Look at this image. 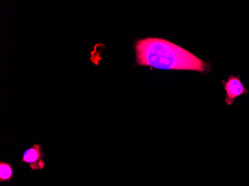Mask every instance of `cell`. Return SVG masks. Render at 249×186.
Returning <instances> with one entry per match:
<instances>
[{
	"mask_svg": "<svg viewBox=\"0 0 249 186\" xmlns=\"http://www.w3.org/2000/svg\"><path fill=\"white\" fill-rule=\"evenodd\" d=\"M14 177L12 165L7 162H0V182L10 181Z\"/></svg>",
	"mask_w": 249,
	"mask_h": 186,
	"instance_id": "277c9868",
	"label": "cell"
},
{
	"mask_svg": "<svg viewBox=\"0 0 249 186\" xmlns=\"http://www.w3.org/2000/svg\"><path fill=\"white\" fill-rule=\"evenodd\" d=\"M135 52L138 65L145 67L199 72H207L210 68L195 54L163 39L147 37L138 40Z\"/></svg>",
	"mask_w": 249,
	"mask_h": 186,
	"instance_id": "6da1fadb",
	"label": "cell"
},
{
	"mask_svg": "<svg viewBox=\"0 0 249 186\" xmlns=\"http://www.w3.org/2000/svg\"><path fill=\"white\" fill-rule=\"evenodd\" d=\"M43 152L41 145L35 144L33 147L25 151L22 162L29 165L32 170H43L45 167Z\"/></svg>",
	"mask_w": 249,
	"mask_h": 186,
	"instance_id": "3957f363",
	"label": "cell"
},
{
	"mask_svg": "<svg viewBox=\"0 0 249 186\" xmlns=\"http://www.w3.org/2000/svg\"><path fill=\"white\" fill-rule=\"evenodd\" d=\"M223 86L226 92L225 103L228 105H231L237 98L243 95L248 94L249 92L244 85L242 83L240 76L230 75L227 81H223Z\"/></svg>",
	"mask_w": 249,
	"mask_h": 186,
	"instance_id": "7a4b0ae2",
	"label": "cell"
}]
</instances>
